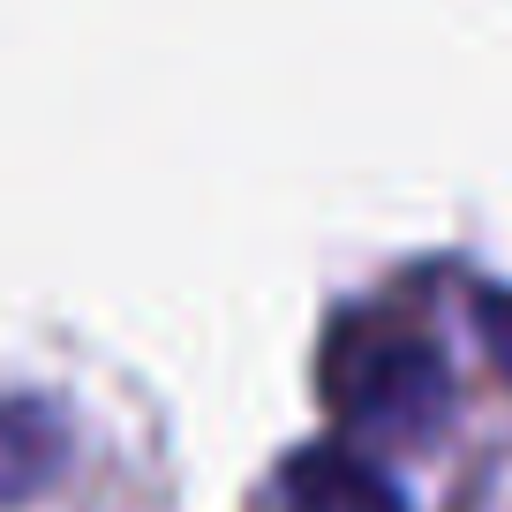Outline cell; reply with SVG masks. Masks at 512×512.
I'll return each instance as SVG.
<instances>
[{
	"label": "cell",
	"instance_id": "6da1fadb",
	"mask_svg": "<svg viewBox=\"0 0 512 512\" xmlns=\"http://www.w3.org/2000/svg\"><path fill=\"white\" fill-rule=\"evenodd\" d=\"M324 400L354 422V430H430L445 407V354L430 347V332H415L392 309H362V317L332 324L324 347Z\"/></svg>",
	"mask_w": 512,
	"mask_h": 512
},
{
	"label": "cell",
	"instance_id": "7a4b0ae2",
	"mask_svg": "<svg viewBox=\"0 0 512 512\" xmlns=\"http://www.w3.org/2000/svg\"><path fill=\"white\" fill-rule=\"evenodd\" d=\"M287 512H407L400 490L347 445H302L287 460Z\"/></svg>",
	"mask_w": 512,
	"mask_h": 512
},
{
	"label": "cell",
	"instance_id": "3957f363",
	"mask_svg": "<svg viewBox=\"0 0 512 512\" xmlns=\"http://www.w3.org/2000/svg\"><path fill=\"white\" fill-rule=\"evenodd\" d=\"M61 467V422L38 400H0V505L46 490Z\"/></svg>",
	"mask_w": 512,
	"mask_h": 512
},
{
	"label": "cell",
	"instance_id": "277c9868",
	"mask_svg": "<svg viewBox=\"0 0 512 512\" xmlns=\"http://www.w3.org/2000/svg\"><path fill=\"white\" fill-rule=\"evenodd\" d=\"M475 324H482V347L497 354V369L512 377V294H505V287L475 294Z\"/></svg>",
	"mask_w": 512,
	"mask_h": 512
}]
</instances>
